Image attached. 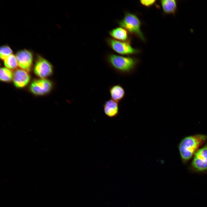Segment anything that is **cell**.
<instances>
[{
	"instance_id": "8fae6325",
	"label": "cell",
	"mask_w": 207,
	"mask_h": 207,
	"mask_svg": "<svg viewBox=\"0 0 207 207\" xmlns=\"http://www.w3.org/2000/svg\"><path fill=\"white\" fill-rule=\"evenodd\" d=\"M112 38L119 41L131 43V38L130 33L125 28L121 27L114 28L109 32Z\"/></svg>"
},
{
	"instance_id": "3957f363",
	"label": "cell",
	"mask_w": 207,
	"mask_h": 207,
	"mask_svg": "<svg viewBox=\"0 0 207 207\" xmlns=\"http://www.w3.org/2000/svg\"><path fill=\"white\" fill-rule=\"evenodd\" d=\"M117 22L120 27L126 29L130 34L143 42L145 41L146 39L141 30V21L135 14L126 12L123 18Z\"/></svg>"
},
{
	"instance_id": "8992f818",
	"label": "cell",
	"mask_w": 207,
	"mask_h": 207,
	"mask_svg": "<svg viewBox=\"0 0 207 207\" xmlns=\"http://www.w3.org/2000/svg\"><path fill=\"white\" fill-rule=\"evenodd\" d=\"M52 84L48 80L44 78L33 81L30 87V91L33 94L42 95L49 92L52 88Z\"/></svg>"
},
{
	"instance_id": "ba28073f",
	"label": "cell",
	"mask_w": 207,
	"mask_h": 207,
	"mask_svg": "<svg viewBox=\"0 0 207 207\" xmlns=\"http://www.w3.org/2000/svg\"><path fill=\"white\" fill-rule=\"evenodd\" d=\"M16 56L19 66L22 70L29 71L33 61L31 52L26 49L21 50L17 53Z\"/></svg>"
},
{
	"instance_id": "5b68a950",
	"label": "cell",
	"mask_w": 207,
	"mask_h": 207,
	"mask_svg": "<svg viewBox=\"0 0 207 207\" xmlns=\"http://www.w3.org/2000/svg\"><path fill=\"white\" fill-rule=\"evenodd\" d=\"M191 166L193 170L196 172L207 171V144L194 153Z\"/></svg>"
},
{
	"instance_id": "9c48e42d",
	"label": "cell",
	"mask_w": 207,
	"mask_h": 207,
	"mask_svg": "<svg viewBox=\"0 0 207 207\" xmlns=\"http://www.w3.org/2000/svg\"><path fill=\"white\" fill-rule=\"evenodd\" d=\"M14 84L18 88L23 87L29 83L30 76L27 71L22 69H17L13 75Z\"/></svg>"
},
{
	"instance_id": "5bb4252c",
	"label": "cell",
	"mask_w": 207,
	"mask_h": 207,
	"mask_svg": "<svg viewBox=\"0 0 207 207\" xmlns=\"http://www.w3.org/2000/svg\"><path fill=\"white\" fill-rule=\"evenodd\" d=\"M4 62L5 66L11 69H15L18 65L16 55L13 54L4 59Z\"/></svg>"
},
{
	"instance_id": "e0dca14e",
	"label": "cell",
	"mask_w": 207,
	"mask_h": 207,
	"mask_svg": "<svg viewBox=\"0 0 207 207\" xmlns=\"http://www.w3.org/2000/svg\"><path fill=\"white\" fill-rule=\"evenodd\" d=\"M140 2L143 6L146 7H150L154 5L156 3V0H142Z\"/></svg>"
},
{
	"instance_id": "4fadbf2b",
	"label": "cell",
	"mask_w": 207,
	"mask_h": 207,
	"mask_svg": "<svg viewBox=\"0 0 207 207\" xmlns=\"http://www.w3.org/2000/svg\"><path fill=\"white\" fill-rule=\"evenodd\" d=\"M108 89L111 99L114 101L118 103L124 98L125 91L120 84L110 86Z\"/></svg>"
},
{
	"instance_id": "9a60e30c",
	"label": "cell",
	"mask_w": 207,
	"mask_h": 207,
	"mask_svg": "<svg viewBox=\"0 0 207 207\" xmlns=\"http://www.w3.org/2000/svg\"><path fill=\"white\" fill-rule=\"evenodd\" d=\"M13 75L11 71L6 68L0 69V79L1 80L6 82L10 81L13 78Z\"/></svg>"
},
{
	"instance_id": "30bf717a",
	"label": "cell",
	"mask_w": 207,
	"mask_h": 207,
	"mask_svg": "<svg viewBox=\"0 0 207 207\" xmlns=\"http://www.w3.org/2000/svg\"><path fill=\"white\" fill-rule=\"evenodd\" d=\"M103 107L104 114L110 118L115 117L119 113L118 103L112 99L106 101L103 105Z\"/></svg>"
},
{
	"instance_id": "52a82bcc",
	"label": "cell",
	"mask_w": 207,
	"mask_h": 207,
	"mask_svg": "<svg viewBox=\"0 0 207 207\" xmlns=\"http://www.w3.org/2000/svg\"><path fill=\"white\" fill-rule=\"evenodd\" d=\"M52 67L46 60L40 56L38 57L34 68V72L38 76L44 78L50 76L52 72Z\"/></svg>"
},
{
	"instance_id": "277c9868",
	"label": "cell",
	"mask_w": 207,
	"mask_h": 207,
	"mask_svg": "<svg viewBox=\"0 0 207 207\" xmlns=\"http://www.w3.org/2000/svg\"><path fill=\"white\" fill-rule=\"evenodd\" d=\"M106 41L111 49L121 55L129 56L140 53V50L133 48L130 43L117 40L112 38L106 39Z\"/></svg>"
},
{
	"instance_id": "7a4b0ae2",
	"label": "cell",
	"mask_w": 207,
	"mask_h": 207,
	"mask_svg": "<svg viewBox=\"0 0 207 207\" xmlns=\"http://www.w3.org/2000/svg\"><path fill=\"white\" fill-rule=\"evenodd\" d=\"M207 138L205 135L197 134L187 136L183 139L179 146V153L182 160L186 161L190 159Z\"/></svg>"
},
{
	"instance_id": "7c38bea8",
	"label": "cell",
	"mask_w": 207,
	"mask_h": 207,
	"mask_svg": "<svg viewBox=\"0 0 207 207\" xmlns=\"http://www.w3.org/2000/svg\"><path fill=\"white\" fill-rule=\"evenodd\" d=\"M164 14L175 16L178 11V3L177 0H162L160 1Z\"/></svg>"
},
{
	"instance_id": "2e32d148",
	"label": "cell",
	"mask_w": 207,
	"mask_h": 207,
	"mask_svg": "<svg viewBox=\"0 0 207 207\" xmlns=\"http://www.w3.org/2000/svg\"><path fill=\"white\" fill-rule=\"evenodd\" d=\"M12 51L11 48L7 45L1 46L0 50V56L1 59L4 60L7 57L12 54Z\"/></svg>"
},
{
	"instance_id": "6da1fadb",
	"label": "cell",
	"mask_w": 207,
	"mask_h": 207,
	"mask_svg": "<svg viewBox=\"0 0 207 207\" xmlns=\"http://www.w3.org/2000/svg\"><path fill=\"white\" fill-rule=\"evenodd\" d=\"M106 62L116 73L122 76L130 75L137 69L140 60L136 57L124 56L110 53L106 55Z\"/></svg>"
}]
</instances>
